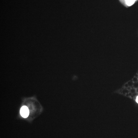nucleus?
Returning a JSON list of instances; mask_svg holds the SVG:
<instances>
[{"label":"nucleus","instance_id":"obj_3","mask_svg":"<svg viewBox=\"0 0 138 138\" xmlns=\"http://www.w3.org/2000/svg\"><path fill=\"white\" fill-rule=\"evenodd\" d=\"M136 101H137V103H138V96L137 97V99H136Z\"/></svg>","mask_w":138,"mask_h":138},{"label":"nucleus","instance_id":"obj_1","mask_svg":"<svg viewBox=\"0 0 138 138\" xmlns=\"http://www.w3.org/2000/svg\"><path fill=\"white\" fill-rule=\"evenodd\" d=\"M21 115L23 118L27 117L29 114V111L27 107L23 106L21 108L20 110Z\"/></svg>","mask_w":138,"mask_h":138},{"label":"nucleus","instance_id":"obj_2","mask_svg":"<svg viewBox=\"0 0 138 138\" xmlns=\"http://www.w3.org/2000/svg\"><path fill=\"white\" fill-rule=\"evenodd\" d=\"M137 0H125V2L126 5L128 6H131L134 4L135 2Z\"/></svg>","mask_w":138,"mask_h":138}]
</instances>
